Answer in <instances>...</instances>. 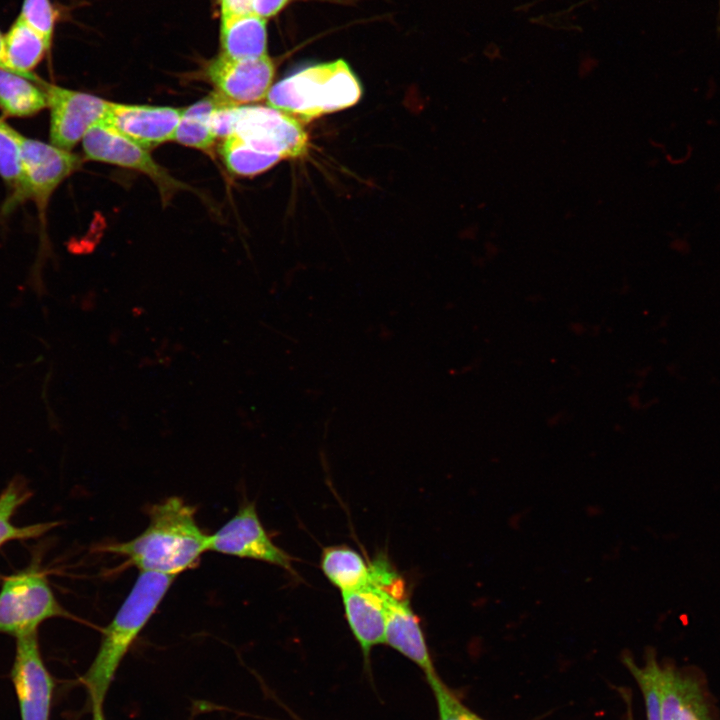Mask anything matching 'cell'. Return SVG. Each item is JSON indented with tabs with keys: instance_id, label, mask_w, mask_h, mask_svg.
<instances>
[{
	"instance_id": "6da1fadb",
	"label": "cell",
	"mask_w": 720,
	"mask_h": 720,
	"mask_svg": "<svg viewBox=\"0 0 720 720\" xmlns=\"http://www.w3.org/2000/svg\"><path fill=\"white\" fill-rule=\"evenodd\" d=\"M146 529L125 542L103 550L126 558L139 572L177 576L199 564L208 551V537L196 521L195 508L177 496L154 504Z\"/></svg>"
},
{
	"instance_id": "7a4b0ae2",
	"label": "cell",
	"mask_w": 720,
	"mask_h": 720,
	"mask_svg": "<svg viewBox=\"0 0 720 720\" xmlns=\"http://www.w3.org/2000/svg\"><path fill=\"white\" fill-rule=\"evenodd\" d=\"M176 576L139 572L129 594L102 632L99 649L83 677L91 705H103L123 658L164 599Z\"/></svg>"
},
{
	"instance_id": "3957f363",
	"label": "cell",
	"mask_w": 720,
	"mask_h": 720,
	"mask_svg": "<svg viewBox=\"0 0 720 720\" xmlns=\"http://www.w3.org/2000/svg\"><path fill=\"white\" fill-rule=\"evenodd\" d=\"M362 95L359 79L343 59L298 70L271 86L266 102L301 122L356 104Z\"/></svg>"
},
{
	"instance_id": "277c9868",
	"label": "cell",
	"mask_w": 720,
	"mask_h": 720,
	"mask_svg": "<svg viewBox=\"0 0 720 720\" xmlns=\"http://www.w3.org/2000/svg\"><path fill=\"white\" fill-rule=\"evenodd\" d=\"M69 613L56 599L47 578L36 568L6 578L0 589V633L15 637L37 632L47 619Z\"/></svg>"
},
{
	"instance_id": "5b68a950",
	"label": "cell",
	"mask_w": 720,
	"mask_h": 720,
	"mask_svg": "<svg viewBox=\"0 0 720 720\" xmlns=\"http://www.w3.org/2000/svg\"><path fill=\"white\" fill-rule=\"evenodd\" d=\"M232 134L253 150L281 160L302 156L308 145L302 124L270 106L234 105Z\"/></svg>"
},
{
	"instance_id": "8992f818",
	"label": "cell",
	"mask_w": 720,
	"mask_h": 720,
	"mask_svg": "<svg viewBox=\"0 0 720 720\" xmlns=\"http://www.w3.org/2000/svg\"><path fill=\"white\" fill-rule=\"evenodd\" d=\"M208 551L262 561L297 575L293 558L273 542L261 523L254 502L243 503L232 518L209 534Z\"/></svg>"
},
{
	"instance_id": "52a82bcc",
	"label": "cell",
	"mask_w": 720,
	"mask_h": 720,
	"mask_svg": "<svg viewBox=\"0 0 720 720\" xmlns=\"http://www.w3.org/2000/svg\"><path fill=\"white\" fill-rule=\"evenodd\" d=\"M22 181L18 193L7 207L30 199L38 209L45 210L52 193L72 173L80 168L81 158L53 144L22 136Z\"/></svg>"
},
{
	"instance_id": "ba28073f",
	"label": "cell",
	"mask_w": 720,
	"mask_h": 720,
	"mask_svg": "<svg viewBox=\"0 0 720 720\" xmlns=\"http://www.w3.org/2000/svg\"><path fill=\"white\" fill-rule=\"evenodd\" d=\"M50 110L51 144L70 151L87 131L105 120L112 102L98 96L38 80Z\"/></svg>"
},
{
	"instance_id": "9c48e42d",
	"label": "cell",
	"mask_w": 720,
	"mask_h": 720,
	"mask_svg": "<svg viewBox=\"0 0 720 720\" xmlns=\"http://www.w3.org/2000/svg\"><path fill=\"white\" fill-rule=\"evenodd\" d=\"M82 143L87 158L133 169L150 177L164 201L185 187L160 166L147 149L102 122L87 131Z\"/></svg>"
},
{
	"instance_id": "30bf717a",
	"label": "cell",
	"mask_w": 720,
	"mask_h": 720,
	"mask_svg": "<svg viewBox=\"0 0 720 720\" xmlns=\"http://www.w3.org/2000/svg\"><path fill=\"white\" fill-rule=\"evenodd\" d=\"M383 591L386 603L384 643L415 663L426 675L436 672L420 620L413 611L405 581L399 575L375 581Z\"/></svg>"
},
{
	"instance_id": "8fae6325",
	"label": "cell",
	"mask_w": 720,
	"mask_h": 720,
	"mask_svg": "<svg viewBox=\"0 0 720 720\" xmlns=\"http://www.w3.org/2000/svg\"><path fill=\"white\" fill-rule=\"evenodd\" d=\"M37 632L16 637L11 678L22 720H49L53 679L42 660Z\"/></svg>"
},
{
	"instance_id": "7c38bea8",
	"label": "cell",
	"mask_w": 720,
	"mask_h": 720,
	"mask_svg": "<svg viewBox=\"0 0 720 720\" xmlns=\"http://www.w3.org/2000/svg\"><path fill=\"white\" fill-rule=\"evenodd\" d=\"M216 92L236 105L266 99L275 75V64L267 55L233 59L223 54L209 61L205 70Z\"/></svg>"
},
{
	"instance_id": "4fadbf2b",
	"label": "cell",
	"mask_w": 720,
	"mask_h": 720,
	"mask_svg": "<svg viewBox=\"0 0 720 720\" xmlns=\"http://www.w3.org/2000/svg\"><path fill=\"white\" fill-rule=\"evenodd\" d=\"M183 108L111 103L103 124L145 149L173 140Z\"/></svg>"
},
{
	"instance_id": "5bb4252c",
	"label": "cell",
	"mask_w": 720,
	"mask_h": 720,
	"mask_svg": "<svg viewBox=\"0 0 720 720\" xmlns=\"http://www.w3.org/2000/svg\"><path fill=\"white\" fill-rule=\"evenodd\" d=\"M345 618L357 641L365 663L369 664L372 649L384 643L386 628V603L379 585H368L352 591L341 592Z\"/></svg>"
},
{
	"instance_id": "9a60e30c",
	"label": "cell",
	"mask_w": 720,
	"mask_h": 720,
	"mask_svg": "<svg viewBox=\"0 0 720 720\" xmlns=\"http://www.w3.org/2000/svg\"><path fill=\"white\" fill-rule=\"evenodd\" d=\"M221 54L233 59L267 55L266 19L254 12L221 18Z\"/></svg>"
},
{
	"instance_id": "2e32d148",
	"label": "cell",
	"mask_w": 720,
	"mask_h": 720,
	"mask_svg": "<svg viewBox=\"0 0 720 720\" xmlns=\"http://www.w3.org/2000/svg\"><path fill=\"white\" fill-rule=\"evenodd\" d=\"M50 48L44 38L18 16L3 35L5 68L37 81L39 77L32 71Z\"/></svg>"
},
{
	"instance_id": "e0dca14e",
	"label": "cell",
	"mask_w": 720,
	"mask_h": 720,
	"mask_svg": "<svg viewBox=\"0 0 720 720\" xmlns=\"http://www.w3.org/2000/svg\"><path fill=\"white\" fill-rule=\"evenodd\" d=\"M659 696L662 720H678L688 712L706 713L696 680L672 668H661Z\"/></svg>"
},
{
	"instance_id": "ac0fdd59",
	"label": "cell",
	"mask_w": 720,
	"mask_h": 720,
	"mask_svg": "<svg viewBox=\"0 0 720 720\" xmlns=\"http://www.w3.org/2000/svg\"><path fill=\"white\" fill-rule=\"evenodd\" d=\"M320 567L329 582L341 592L360 589L371 579L370 562L346 545L325 547Z\"/></svg>"
},
{
	"instance_id": "d6986e66",
	"label": "cell",
	"mask_w": 720,
	"mask_h": 720,
	"mask_svg": "<svg viewBox=\"0 0 720 720\" xmlns=\"http://www.w3.org/2000/svg\"><path fill=\"white\" fill-rule=\"evenodd\" d=\"M40 78V77H39ZM17 73L0 68V108L11 117L32 116L47 107L44 91L38 84Z\"/></svg>"
},
{
	"instance_id": "ffe728a7",
	"label": "cell",
	"mask_w": 720,
	"mask_h": 720,
	"mask_svg": "<svg viewBox=\"0 0 720 720\" xmlns=\"http://www.w3.org/2000/svg\"><path fill=\"white\" fill-rule=\"evenodd\" d=\"M220 101L221 95L215 92L184 108L173 140L201 150L210 149L216 140L211 125L212 115Z\"/></svg>"
},
{
	"instance_id": "44dd1931",
	"label": "cell",
	"mask_w": 720,
	"mask_h": 720,
	"mask_svg": "<svg viewBox=\"0 0 720 720\" xmlns=\"http://www.w3.org/2000/svg\"><path fill=\"white\" fill-rule=\"evenodd\" d=\"M27 488L14 482L0 495V546L12 540H25L39 537L57 525L56 522H43L28 526H15L11 518L15 511L28 499Z\"/></svg>"
},
{
	"instance_id": "7402d4cb",
	"label": "cell",
	"mask_w": 720,
	"mask_h": 720,
	"mask_svg": "<svg viewBox=\"0 0 720 720\" xmlns=\"http://www.w3.org/2000/svg\"><path fill=\"white\" fill-rule=\"evenodd\" d=\"M220 151L228 170L241 176L259 174L281 160L253 150L233 134L223 139Z\"/></svg>"
},
{
	"instance_id": "603a6c76",
	"label": "cell",
	"mask_w": 720,
	"mask_h": 720,
	"mask_svg": "<svg viewBox=\"0 0 720 720\" xmlns=\"http://www.w3.org/2000/svg\"><path fill=\"white\" fill-rule=\"evenodd\" d=\"M22 136L0 119V176L12 189L11 198L18 193L22 181Z\"/></svg>"
},
{
	"instance_id": "cb8c5ba5",
	"label": "cell",
	"mask_w": 720,
	"mask_h": 720,
	"mask_svg": "<svg viewBox=\"0 0 720 720\" xmlns=\"http://www.w3.org/2000/svg\"><path fill=\"white\" fill-rule=\"evenodd\" d=\"M426 679L436 701L438 720H484L461 702L437 672L426 675Z\"/></svg>"
},
{
	"instance_id": "d4e9b609",
	"label": "cell",
	"mask_w": 720,
	"mask_h": 720,
	"mask_svg": "<svg viewBox=\"0 0 720 720\" xmlns=\"http://www.w3.org/2000/svg\"><path fill=\"white\" fill-rule=\"evenodd\" d=\"M627 665L642 691L647 720H662L659 696L661 667L653 658L649 659L644 667L639 668L631 661Z\"/></svg>"
},
{
	"instance_id": "484cf974",
	"label": "cell",
	"mask_w": 720,
	"mask_h": 720,
	"mask_svg": "<svg viewBox=\"0 0 720 720\" xmlns=\"http://www.w3.org/2000/svg\"><path fill=\"white\" fill-rule=\"evenodd\" d=\"M18 16L52 45L57 12L51 0H23Z\"/></svg>"
},
{
	"instance_id": "4316f807",
	"label": "cell",
	"mask_w": 720,
	"mask_h": 720,
	"mask_svg": "<svg viewBox=\"0 0 720 720\" xmlns=\"http://www.w3.org/2000/svg\"><path fill=\"white\" fill-rule=\"evenodd\" d=\"M291 0H253L252 12L267 19L281 12Z\"/></svg>"
},
{
	"instance_id": "83f0119b",
	"label": "cell",
	"mask_w": 720,
	"mask_h": 720,
	"mask_svg": "<svg viewBox=\"0 0 720 720\" xmlns=\"http://www.w3.org/2000/svg\"><path fill=\"white\" fill-rule=\"evenodd\" d=\"M221 18L252 12L253 0H219Z\"/></svg>"
},
{
	"instance_id": "f1b7e54d",
	"label": "cell",
	"mask_w": 720,
	"mask_h": 720,
	"mask_svg": "<svg viewBox=\"0 0 720 720\" xmlns=\"http://www.w3.org/2000/svg\"><path fill=\"white\" fill-rule=\"evenodd\" d=\"M92 706V720H106L103 705H91Z\"/></svg>"
},
{
	"instance_id": "f546056e",
	"label": "cell",
	"mask_w": 720,
	"mask_h": 720,
	"mask_svg": "<svg viewBox=\"0 0 720 720\" xmlns=\"http://www.w3.org/2000/svg\"><path fill=\"white\" fill-rule=\"evenodd\" d=\"M0 68L5 69L4 54H3V35L0 31Z\"/></svg>"
}]
</instances>
